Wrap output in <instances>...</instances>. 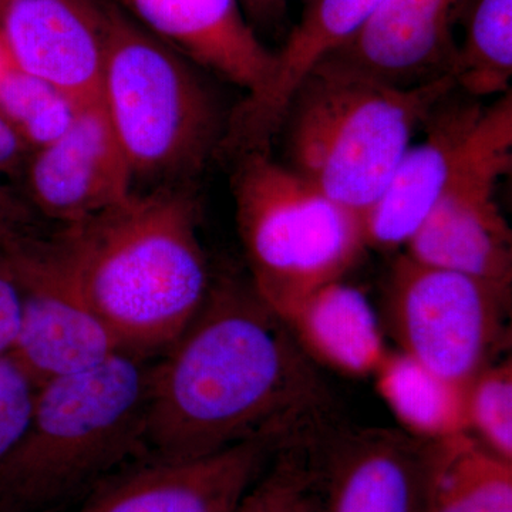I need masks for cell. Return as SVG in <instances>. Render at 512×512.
Masks as SVG:
<instances>
[{
    "label": "cell",
    "mask_w": 512,
    "mask_h": 512,
    "mask_svg": "<svg viewBox=\"0 0 512 512\" xmlns=\"http://www.w3.org/2000/svg\"><path fill=\"white\" fill-rule=\"evenodd\" d=\"M335 397L251 284L221 279L151 362L147 456L192 460L247 443L316 447L338 429Z\"/></svg>",
    "instance_id": "cell-1"
},
{
    "label": "cell",
    "mask_w": 512,
    "mask_h": 512,
    "mask_svg": "<svg viewBox=\"0 0 512 512\" xmlns=\"http://www.w3.org/2000/svg\"><path fill=\"white\" fill-rule=\"evenodd\" d=\"M198 221L191 194L161 185L49 239L120 352L160 356L201 311L212 282Z\"/></svg>",
    "instance_id": "cell-2"
},
{
    "label": "cell",
    "mask_w": 512,
    "mask_h": 512,
    "mask_svg": "<svg viewBox=\"0 0 512 512\" xmlns=\"http://www.w3.org/2000/svg\"><path fill=\"white\" fill-rule=\"evenodd\" d=\"M151 359L119 352L37 390L25 436L0 466V512H55L147 456Z\"/></svg>",
    "instance_id": "cell-3"
},
{
    "label": "cell",
    "mask_w": 512,
    "mask_h": 512,
    "mask_svg": "<svg viewBox=\"0 0 512 512\" xmlns=\"http://www.w3.org/2000/svg\"><path fill=\"white\" fill-rule=\"evenodd\" d=\"M456 89L453 77L399 89L328 62L302 80L286 109L292 170L365 217L426 123Z\"/></svg>",
    "instance_id": "cell-4"
},
{
    "label": "cell",
    "mask_w": 512,
    "mask_h": 512,
    "mask_svg": "<svg viewBox=\"0 0 512 512\" xmlns=\"http://www.w3.org/2000/svg\"><path fill=\"white\" fill-rule=\"evenodd\" d=\"M241 158L232 180L239 238L252 288L279 315L342 281L369 248L365 221L266 151Z\"/></svg>",
    "instance_id": "cell-5"
},
{
    "label": "cell",
    "mask_w": 512,
    "mask_h": 512,
    "mask_svg": "<svg viewBox=\"0 0 512 512\" xmlns=\"http://www.w3.org/2000/svg\"><path fill=\"white\" fill-rule=\"evenodd\" d=\"M99 103L134 180L195 173L220 140L217 104L197 73L110 2Z\"/></svg>",
    "instance_id": "cell-6"
},
{
    "label": "cell",
    "mask_w": 512,
    "mask_h": 512,
    "mask_svg": "<svg viewBox=\"0 0 512 512\" xmlns=\"http://www.w3.org/2000/svg\"><path fill=\"white\" fill-rule=\"evenodd\" d=\"M444 101L426 121V140L409 147L379 200L363 217L369 247H404L450 192L478 178L510 173L511 92L491 106H447Z\"/></svg>",
    "instance_id": "cell-7"
},
{
    "label": "cell",
    "mask_w": 512,
    "mask_h": 512,
    "mask_svg": "<svg viewBox=\"0 0 512 512\" xmlns=\"http://www.w3.org/2000/svg\"><path fill=\"white\" fill-rule=\"evenodd\" d=\"M510 289L420 264L394 261L386 289L390 330L400 352L467 384L497 362L507 342Z\"/></svg>",
    "instance_id": "cell-8"
},
{
    "label": "cell",
    "mask_w": 512,
    "mask_h": 512,
    "mask_svg": "<svg viewBox=\"0 0 512 512\" xmlns=\"http://www.w3.org/2000/svg\"><path fill=\"white\" fill-rule=\"evenodd\" d=\"M0 261L22 293V318L9 355L37 387L92 370L120 352L49 241L10 231L0 238Z\"/></svg>",
    "instance_id": "cell-9"
},
{
    "label": "cell",
    "mask_w": 512,
    "mask_h": 512,
    "mask_svg": "<svg viewBox=\"0 0 512 512\" xmlns=\"http://www.w3.org/2000/svg\"><path fill=\"white\" fill-rule=\"evenodd\" d=\"M433 444L400 429L338 427L313 450L318 512H426Z\"/></svg>",
    "instance_id": "cell-10"
},
{
    "label": "cell",
    "mask_w": 512,
    "mask_h": 512,
    "mask_svg": "<svg viewBox=\"0 0 512 512\" xmlns=\"http://www.w3.org/2000/svg\"><path fill=\"white\" fill-rule=\"evenodd\" d=\"M107 3L0 0V47L10 63L76 106L99 100Z\"/></svg>",
    "instance_id": "cell-11"
},
{
    "label": "cell",
    "mask_w": 512,
    "mask_h": 512,
    "mask_svg": "<svg viewBox=\"0 0 512 512\" xmlns=\"http://www.w3.org/2000/svg\"><path fill=\"white\" fill-rule=\"evenodd\" d=\"M276 448L247 443L212 456H146L94 487L77 512H235Z\"/></svg>",
    "instance_id": "cell-12"
},
{
    "label": "cell",
    "mask_w": 512,
    "mask_h": 512,
    "mask_svg": "<svg viewBox=\"0 0 512 512\" xmlns=\"http://www.w3.org/2000/svg\"><path fill=\"white\" fill-rule=\"evenodd\" d=\"M467 3L384 0L353 35L320 62L399 89H416L453 77L458 56L456 28Z\"/></svg>",
    "instance_id": "cell-13"
},
{
    "label": "cell",
    "mask_w": 512,
    "mask_h": 512,
    "mask_svg": "<svg viewBox=\"0 0 512 512\" xmlns=\"http://www.w3.org/2000/svg\"><path fill=\"white\" fill-rule=\"evenodd\" d=\"M133 181L99 100L77 107L70 127L26 165L30 200L62 227L116 207L133 194Z\"/></svg>",
    "instance_id": "cell-14"
},
{
    "label": "cell",
    "mask_w": 512,
    "mask_h": 512,
    "mask_svg": "<svg viewBox=\"0 0 512 512\" xmlns=\"http://www.w3.org/2000/svg\"><path fill=\"white\" fill-rule=\"evenodd\" d=\"M143 28L254 99L275 72L276 56L245 22L238 0H109Z\"/></svg>",
    "instance_id": "cell-15"
},
{
    "label": "cell",
    "mask_w": 512,
    "mask_h": 512,
    "mask_svg": "<svg viewBox=\"0 0 512 512\" xmlns=\"http://www.w3.org/2000/svg\"><path fill=\"white\" fill-rule=\"evenodd\" d=\"M500 180L478 178L446 195L404 245L406 255L510 289L511 229L495 201Z\"/></svg>",
    "instance_id": "cell-16"
},
{
    "label": "cell",
    "mask_w": 512,
    "mask_h": 512,
    "mask_svg": "<svg viewBox=\"0 0 512 512\" xmlns=\"http://www.w3.org/2000/svg\"><path fill=\"white\" fill-rule=\"evenodd\" d=\"M278 316L316 366L345 376L375 375L389 352L372 305L342 281L316 289Z\"/></svg>",
    "instance_id": "cell-17"
},
{
    "label": "cell",
    "mask_w": 512,
    "mask_h": 512,
    "mask_svg": "<svg viewBox=\"0 0 512 512\" xmlns=\"http://www.w3.org/2000/svg\"><path fill=\"white\" fill-rule=\"evenodd\" d=\"M384 0H312L285 46L264 92L245 109L256 127L274 131L284 121L295 90L313 67L342 45Z\"/></svg>",
    "instance_id": "cell-18"
},
{
    "label": "cell",
    "mask_w": 512,
    "mask_h": 512,
    "mask_svg": "<svg viewBox=\"0 0 512 512\" xmlns=\"http://www.w3.org/2000/svg\"><path fill=\"white\" fill-rule=\"evenodd\" d=\"M372 377L400 430L414 439L440 443L467 433L466 384L400 350H389Z\"/></svg>",
    "instance_id": "cell-19"
},
{
    "label": "cell",
    "mask_w": 512,
    "mask_h": 512,
    "mask_svg": "<svg viewBox=\"0 0 512 512\" xmlns=\"http://www.w3.org/2000/svg\"><path fill=\"white\" fill-rule=\"evenodd\" d=\"M426 512H512V464L468 433L434 443Z\"/></svg>",
    "instance_id": "cell-20"
},
{
    "label": "cell",
    "mask_w": 512,
    "mask_h": 512,
    "mask_svg": "<svg viewBox=\"0 0 512 512\" xmlns=\"http://www.w3.org/2000/svg\"><path fill=\"white\" fill-rule=\"evenodd\" d=\"M460 25L454 82L471 97L510 93L512 0H468Z\"/></svg>",
    "instance_id": "cell-21"
},
{
    "label": "cell",
    "mask_w": 512,
    "mask_h": 512,
    "mask_svg": "<svg viewBox=\"0 0 512 512\" xmlns=\"http://www.w3.org/2000/svg\"><path fill=\"white\" fill-rule=\"evenodd\" d=\"M77 107L49 84L10 63L0 47V114L30 151L62 136Z\"/></svg>",
    "instance_id": "cell-22"
},
{
    "label": "cell",
    "mask_w": 512,
    "mask_h": 512,
    "mask_svg": "<svg viewBox=\"0 0 512 512\" xmlns=\"http://www.w3.org/2000/svg\"><path fill=\"white\" fill-rule=\"evenodd\" d=\"M313 448L279 451L235 512H318Z\"/></svg>",
    "instance_id": "cell-23"
},
{
    "label": "cell",
    "mask_w": 512,
    "mask_h": 512,
    "mask_svg": "<svg viewBox=\"0 0 512 512\" xmlns=\"http://www.w3.org/2000/svg\"><path fill=\"white\" fill-rule=\"evenodd\" d=\"M467 433L495 457L512 464L511 360L484 367L466 384Z\"/></svg>",
    "instance_id": "cell-24"
},
{
    "label": "cell",
    "mask_w": 512,
    "mask_h": 512,
    "mask_svg": "<svg viewBox=\"0 0 512 512\" xmlns=\"http://www.w3.org/2000/svg\"><path fill=\"white\" fill-rule=\"evenodd\" d=\"M37 390L39 387L9 353L0 355V466L28 430Z\"/></svg>",
    "instance_id": "cell-25"
},
{
    "label": "cell",
    "mask_w": 512,
    "mask_h": 512,
    "mask_svg": "<svg viewBox=\"0 0 512 512\" xmlns=\"http://www.w3.org/2000/svg\"><path fill=\"white\" fill-rule=\"evenodd\" d=\"M22 318V293L0 261V355L9 353L18 336Z\"/></svg>",
    "instance_id": "cell-26"
},
{
    "label": "cell",
    "mask_w": 512,
    "mask_h": 512,
    "mask_svg": "<svg viewBox=\"0 0 512 512\" xmlns=\"http://www.w3.org/2000/svg\"><path fill=\"white\" fill-rule=\"evenodd\" d=\"M29 148L0 114V178L15 173L25 163Z\"/></svg>",
    "instance_id": "cell-27"
},
{
    "label": "cell",
    "mask_w": 512,
    "mask_h": 512,
    "mask_svg": "<svg viewBox=\"0 0 512 512\" xmlns=\"http://www.w3.org/2000/svg\"><path fill=\"white\" fill-rule=\"evenodd\" d=\"M10 195L8 190L0 184V217L8 211Z\"/></svg>",
    "instance_id": "cell-28"
},
{
    "label": "cell",
    "mask_w": 512,
    "mask_h": 512,
    "mask_svg": "<svg viewBox=\"0 0 512 512\" xmlns=\"http://www.w3.org/2000/svg\"><path fill=\"white\" fill-rule=\"evenodd\" d=\"M9 231H20V229L8 227V225L2 224V222H0V238H2L3 235H5L6 232H9Z\"/></svg>",
    "instance_id": "cell-29"
}]
</instances>
